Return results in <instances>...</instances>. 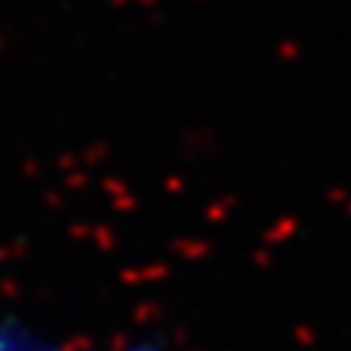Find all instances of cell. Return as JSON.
I'll list each match as a JSON object with an SVG mask.
<instances>
[{
  "instance_id": "cell-1",
  "label": "cell",
  "mask_w": 351,
  "mask_h": 351,
  "mask_svg": "<svg viewBox=\"0 0 351 351\" xmlns=\"http://www.w3.org/2000/svg\"><path fill=\"white\" fill-rule=\"evenodd\" d=\"M0 351H76V339L44 334L18 313H0Z\"/></svg>"
}]
</instances>
